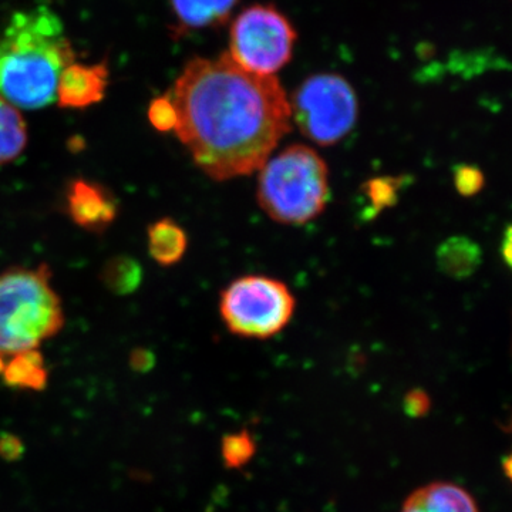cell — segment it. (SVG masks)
<instances>
[{
  "mask_svg": "<svg viewBox=\"0 0 512 512\" xmlns=\"http://www.w3.org/2000/svg\"><path fill=\"white\" fill-rule=\"evenodd\" d=\"M175 133L215 181L258 171L291 131V104L275 76L241 69L228 53L191 60L168 93Z\"/></svg>",
  "mask_w": 512,
  "mask_h": 512,
  "instance_id": "1",
  "label": "cell"
},
{
  "mask_svg": "<svg viewBox=\"0 0 512 512\" xmlns=\"http://www.w3.org/2000/svg\"><path fill=\"white\" fill-rule=\"evenodd\" d=\"M74 59L57 13L47 6L16 12L0 36V97L19 110L49 106Z\"/></svg>",
  "mask_w": 512,
  "mask_h": 512,
  "instance_id": "2",
  "label": "cell"
},
{
  "mask_svg": "<svg viewBox=\"0 0 512 512\" xmlns=\"http://www.w3.org/2000/svg\"><path fill=\"white\" fill-rule=\"evenodd\" d=\"M256 198L271 220L305 225L318 218L329 201V170L313 148L286 147L259 168Z\"/></svg>",
  "mask_w": 512,
  "mask_h": 512,
  "instance_id": "3",
  "label": "cell"
},
{
  "mask_svg": "<svg viewBox=\"0 0 512 512\" xmlns=\"http://www.w3.org/2000/svg\"><path fill=\"white\" fill-rule=\"evenodd\" d=\"M52 271L13 268L0 274V353L18 355L39 348L62 330V301L50 285Z\"/></svg>",
  "mask_w": 512,
  "mask_h": 512,
  "instance_id": "4",
  "label": "cell"
},
{
  "mask_svg": "<svg viewBox=\"0 0 512 512\" xmlns=\"http://www.w3.org/2000/svg\"><path fill=\"white\" fill-rule=\"evenodd\" d=\"M288 285L264 275L235 279L221 293L220 313L229 332L247 339H269L281 333L295 312Z\"/></svg>",
  "mask_w": 512,
  "mask_h": 512,
  "instance_id": "5",
  "label": "cell"
},
{
  "mask_svg": "<svg viewBox=\"0 0 512 512\" xmlns=\"http://www.w3.org/2000/svg\"><path fill=\"white\" fill-rule=\"evenodd\" d=\"M289 104L292 119L303 136L322 147L335 146L349 136L359 116L355 90L339 74L309 77Z\"/></svg>",
  "mask_w": 512,
  "mask_h": 512,
  "instance_id": "6",
  "label": "cell"
},
{
  "mask_svg": "<svg viewBox=\"0 0 512 512\" xmlns=\"http://www.w3.org/2000/svg\"><path fill=\"white\" fill-rule=\"evenodd\" d=\"M296 32L274 6L245 9L231 26L228 55L241 69L274 76L291 60Z\"/></svg>",
  "mask_w": 512,
  "mask_h": 512,
  "instance_id": "7",
  "label": "cell"
},
{
  "mask_svg": "<svg viewBox=\"0 0 512 512\" xmlns=\"http://www.w3.org/2000/svg\"><path fill=\"white\" fill-rule=\"evenodd\" d=\"M67 212L77 227L89 232L106 231L116 221L119 204L104 185L77 178L66 194Z\"/></svg>",
  "mask_w": 512,
  "mask_h": 512,
  "instance_id": "8",
  "label": "cell"
},
{
  "mask_svg": "<svg viewBox=\"0 0 512 512\" xmlns=\"http://www.w3.org/2000/svg\"><path fill=\"white\" fill-rule=\"evenodd\" d=\"M109 76L107 63L69 64L57 82V103L62 109H87L100 103L106 96Z\"/></svg>",
  "mask_w": 512,
  "mask_h": 512,
  "instance_id": "9",
  "label": "cell"
},
{
  "mask_svg": "<svg viewBox=\"0 0 512 512\" xmlns=\"http://www.w3.org/2000/svg\"><path fill=\"white\" fill-rule=\"evenodd\" d=\"M400 512H480L474 495L451 481H433L414 490Z\"/></svg>",
  "mask_w": 512,
  "mask_h": 512,
  "instance_id": "10",
  "label": "cell"
},
{
  "mask_svg": "<svg viewBox=\"0 0 512 512\" xmlns=\"http://www.w3.org/2000/svg\"><path fill=\"white\" fill-rule=\"evenodd\" d=\"M238 0H171L177 33L212 28L227 22Z\"/></svg>",
  "mask_w": 512,
  "mask_h": 512,
  "instance_id": "11",
  "label": "cell"
},
{
  "mask_svg": "<svg viewBox=\"0 0 512 512\" xmlns=\"http://www.w3.org/2000/svg\"><path fill=\"white\" fill-rule=\"evenodd\" d=\"M437 265L444 275L453 279H466L476 274L483 261V251L476 241L467 237L446 239L437 249Z\"/></svg>",
  "mask_w": 512,
  "mask_h": 512,
  "instance_id": "12",
  "label": "cell"
},
{
  "mask_svg": "<svg viewBox=\"0 0 512 512\" xmlns=\"http://www.w3.org/2000/svg\"><path fill=\"white\" fill-rule=\"evenodd\" d=\"M187 232L171 218H163L148 227V252L161 266H173L187 252Z\"/></svg>",
  "mask_w": 512,
  "mask_h": 512,
  "instance_id": "13",
  "label": "cell"
},
{
  "mask_svg": "<svg viewBox=\"0 0 512 512\" xmlns=\"http://www.w3.org/2000/svg\"><path fill=\"white\" fill-rule=\"evenodd\" d=\"M3 382L15 389L45 390L49 382V372L45 366V359L37 349L13 355L8 366L3 370Z\"/></svg>",
  "mask_w": 512,
  "mask_h": 512,
  "instance_id": "14",
  "label": "cell"
},
{
  "mask_svg": "<svg viewBox=\"0 0 512 512\" xmlns=\"http://www.w3.org/2000/svg\"><path fill=\"white\" fill-rule=\"evenodd\" d=\"M28 124L18 107L0 97V165L12 163L28 146Z\"/></svg>",
  "mask_w": 512,
  "mask_h": 512,
  "instance_id": "15",
  "label": "cell"
},
{
  "mask_svg": "<svg viewBox=\"0 0 512 512\" xmlns=\"http://www.w3.org/2000/svg\"><path fill=\"white\" fill-rule=\"evenodd\" d=\"M143 266L133 256L117 255L109 259L101 271V281L117 296L131 295L143 282Z\"/></svg>",
  "mask_w": 512,
  "mask_h": 512,
  "instance_id": "16",
  "label": "cell"
},
{
  "mask_svg": "<svg viewBox=\"0 0 512 512\" xmlns=\"http://www.w3.org/2000/svg\"><path fill=\"white\" fill-rule=\"evenodd\" d=\"M256 454V443L248 430L225 434L221 441V456L228 470L248 466Z\"/></svg>",
  "mask_w": 512,
  "mask_h": 512,
  "instance_id": "17",
  "label": "cell"
},
{
  "mask_svg": "<svg viewBox=\"0 0 512 512\" xmlns=\"http://www.w3.org/2000/svg\"><path fill=\"white\" fill-rule=\"evenodd\" d=\"M399 178H375L365 184V194L369 198L370 208L373 214H377L384 208L392 207L397 202V194L400 190Z\"/></svg>",
  "mask_w": 512,
  "mask_h": 512,
  "instance_id": "18",
  "label": "cell"
},
{
  "mask_svg": "<svg viewBox=\"0 0 512 512\" xmlns=\"http://www.w3.org/2000/svg\"><path fill=\"white\" fill-rule=\"evenodd\" d=\"M148 120H150L151 126L158 131H163V133L175 130L178 123V113L173 100L170 99L168 94L151 101L150 107H148Z\"/></svg>",
  "mask_w": 512,
  "mask_h": 512,
  "instance_id": "19",
  "label": "cell"
},
{
  "mask_svg": "<svg viewBox=\"0 0 512 512\" xmlns=\"http://www.w3.org/2000/svg\"><path fill=\"white\" fill-rule=\"evenodd\" d=\"M485 178L483 171L476 165L460 164L454 168V185L463 197H474L483 190Z\"/></svg>",
  "mask_w": 512,
  "mask_h": 512,
  "instance_id": "20",
  "label": "cell"
},
{
  "mask_svg": "<svg viewBox=\"0 0 512 512\" xmlns=\"http://www.w3.org/2000/svg\"><path fill=\"white\" fill-rule=\"evenodd\" d=\"M404 413L412 419H421L427 416L431 409V399L426 390L413 389L404 396L403 400Z\"/></svg>",
  "mask_w": 512,
  "mask_h": 512,
  "instance_id": "21",
  "label": "cell"
},
{
  "mask_svg": "<svg viewBox=\"0 0 512 512\" xmlns=\"http://www.w3.org/2000/svg\"><path fill=\"white\" fill-rule=\"evenodd\" d=\"M25 456V444L18 436L12 433H0V458L9 463L18 461Z\"/></svg>",
  "mask_w": 512,
  "mask_h": 512,
  "instance_id": "22",
  "label": "cell"
},
{
  "mask_svg": "<svg viewBox=\"0 0 512 512\" xmlns=\"http://www.w3.org/2000/svg\"><path fill=\"white\" fill-rule=\"evenodd\" d=\"M128 362H130V367L134 372L144 375V373L151 372L156 366V355L151 350L138 348L131 352Z\"/></svg>",
  "mask_w": 512,
  "mask_h": 512,
  "instance_id": "23",
  "label": "cell"
},
{
  "mask_svg": "<svg viewBox=\"0 0 512 512\" xmlns=\"http://www.w3.org/2000/svg\"><path fill=\"white\" fill-rule=\"evenodd\" d=\"M501 251H503L505 264H511V228L508 227L504 235V244L501 245Z\"/></svg>",
  "mask_w": 512,
  "mask_h": 512,
  "instance_id": "24",
  "label": "cell"
},
{
  "mask_svg": "<svg viewBox=\"0 0 512 512\" xmlns=\"http://www.w3.org/2000/svg\"><path fill=\"white\" fill-rule=\"evenodd\" d=\"M510 467H511V457H507L505 458V474H507V477L510 478L511 477V473H510Z\"/></svg>",
  "mask_w": 512,
  "mask_h": 512,
  "instance_id": "25",
  "label": "cell"
},
{
  "mask_svg": "<svg viewBox=\"0 0 512 512\" xmlns=\"http://www.w3.org/2000/svg\"><path fill=\"white\" fill-rule=\"evenodd\" d=\"M3 370H5V360H3V355L0 353V375H2Z\"/></svg>",
  "mask_w": 512,
  "mask_h": 512,
  "instance_id": "26",
  "label": "cell"
}]
</instances>
